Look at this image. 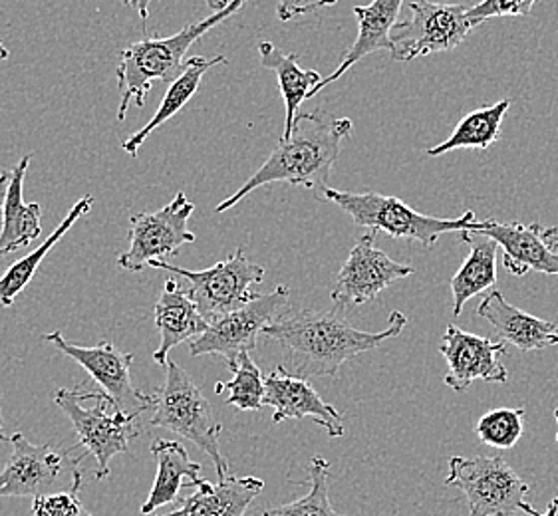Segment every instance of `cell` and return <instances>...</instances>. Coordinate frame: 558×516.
Segmentation results:
<instances>
[{
  "label": "cell",
  "instance_id": "6da1fadb",
  "mask_svg": "<svg viewBox=\"0 0 558 516\" xmlns=\"http://www.w3.org/2000/svg\"><path fill=\"white\" fill-rule=\"evenodd\" d=\"M408 324L402 312H391L388 328L381 332H364L350 324L338 312H282L263 330V336L280 344L291 361V373L299 378L332 376L348 359L380 348L384 342L398 337Z\"/></svg>",
  "mask_w": 558,
  "mask_h": 516
},
{
  "label": "cell",
  "instance_id": "7a4b0ae2",
  "mask_svg": "<svg viewBox=\"0 0 558 516\" xmlns=\"http://www.w3.org/2000/svg\"><path fill=\"white\" fill-rule=\"evenodd\" d=\"M352 134L350 118H335L328 112L299 113L291 137L282 139L239 192L215 207L221 214L243 201L248 193L270 183L302 185L320 193L328 187L330 171L342 153V144Z\"/></svg>",
  "mask_w": 558,
  "mask_h": 516
},
{
  "label": "cell",
  "instance_id": "3957f363",
  "mask_svg": "<svg viewBox=\"0 0 558 516\" xmlns=\"http://www.w3.org/2000/svg\"><path fill=\"white\" fill-rule=\"evenodd\" d=\"M246 0H229L223 11L213 12L211 16L185 24L178 34L161 38V36H147L134 45L123 48L120 54V64L116 70L118 88H120V106H118V120L123 122L128 115V108L134 101L137 108H144L147 94L151 90L154 82H175L187 64V52L191 46L199 38L213 30L215 26L231 19L235 12L245 7Z\"/></svg>",
  "mask_w": 558,
  "mask_h": 516
},
{
  "label": "cell",
  "instance_id": "277c9868",
  "mask_svg": "<svg viewBox=\"0 0 558 516\" xmlns=\"http://www.w3.org/2000/svg\"><path fill=\"white\" fill-rule=\"evenodd\" d=\"M318 199L335 202L357 226H366L376 233H386L393 238L417 241L425 248L436 247L439 236L446 233H477L483 221H477L475 211H465L456 219H437L429 214L417 213L410 205L398 197L380 193L338 192L326 187L316 193Z\"/></svg>",
  "mask_w": 558,
  "mask_h": 516
},
{
  "label": "cell",
  "instance_id": "5b68a950",
  "mask_svg": "<svg viewBox=\"0 0 558 516\" xmlns=\"http://www.w3.org/2000/svg\"><path fill=\"white\" fill-rule=\"evenodd\" d=\"M166 368V383L154 393L156 405L149 423L197 445L205 455H209L219 481H223L229 477V465L219 445L223 427L215 419L211 405L190 373L175 361H168Z\"/></svg>",
  "mask_w": 558,
  "mask_h": 516
},
{
  "label": "cell",
  "instance_id": "8992f818",
  "mask_svg": "<svg viewBox=\"0 0 558 516\" xmlns=\"http://www.w3.org/2000/svg\"><path fill=\"white\" fill-rule=\"evenodd\" d=\"M86 393L80 388L54 392V402L66 414L88 455L96 459L94 479L104 481L110 477V463L113 457L128 453L130 443L142 435L140 417L125 416L113 409L108 411L112 400L104 392H92V405H86Z\"/></svg>",
  "mask_w": 558,
  "mask_h": 516
},
{
  "label": "cell",
  "instance_id": "52a82bcc",
  "mask_svg": "<svg viewBox=\"0 0 558 516\" xmlns=\"http://www.w3.org/2000/svg\"><path fill=\"white\" fill-rule=\"evenodd\" d=\"M446 484L465 494L470 516L538 515L529 503V484L501 455L451 457Z\"/></svg>",
  "mask_w": 558,
  "mask_h": 516
},
{
  "label": "cell",
  "instance_id": "ba28073f",
  "mask_svg": "<svg viewBox=\"0 0 558 516\" xmlns=\"http://www.w3.org/2000/svg\"><path fill=\"white\" fill-rule=\"evenodd\" d=\"M151 269L168 270L169 274L190 282L191 300L197 304L207 322L253 303L258 296L253 286L265 281V269L251 262L243 248H236L231 257L207 270L181 269L166 260L151 262Z\"/></svg>",
  "mask_w": 558,
  "mask_h": 516
},
{
  "label": "cell",
  "instance_id": "9c48e42d",
  "mask_svg": "<svg viewBox=\"0 0 558 516\" xmlns=\"http://www.w3.org/2000/svg\"><path fill=\"white\" fill-rule=\"evenodd\" d=\"M12 453L0 471V499L4 496H43L58 493L62 481L82 489V460L86 455L72 457L74 450L58 451L50 445H34L23 433L11 438Z\"/></svg>",
  "mask_w": 558,
  "mask_h": 516
},
{
  "label": "cell",
  "instance_id": "30bf717a",
  "mask_svg": "<svg viewBox=\"0 0 558 516\" xmlns=\"http://www.w3.org/2000/svg\"><path fill=\"white\" fill-rule=\"evenodd\" d=\"M410 11L412 16L391 30L390 54L398 62L453 50L463 45L475 28L465 4L415 0Z\"/></svg>",
  "mask_w": 558,
  "mask_h": 516
},
{
  "label": "cell",
  "instance_id": "8fae6325",
  "mask_svg": "<svg viewBox=\"0 0 558 516\" xmlns=\"http://www.w3.org/2000/svg\"><path fill=\"white\" fill-rule=\"evenodd\" d=\"M289 298L291 288L277 286L268 294H258L253 303L243 308L213 320L202 336L191 340V356H221L227 366H233L241 354H251L257 348L258 336L282 315Z\"/></svg>",
  "mask_w": 558,
  "mask_h": 516
},
{
  "label": "cell",
  "instance_id": "7c38bea8",
  "mask_svg": "<svg viewBox=\"0 0 558 516\" xmlns=\"http://www.w3.org/2000/svg\"><path fill=\"white\" fill-rule=\"evenodd\" d=\"M193 211L195 202L179 192L163 209L134 214L128 233L130 245L118 257V267L128 272H142L151 267V262L178 255L183 245L195 243V233L190 231Z\"/></svg>",
  "mask_w": 558,
  "mask_h": 516
},
{
  "label": "cell",
  "instance_id": "4fadbf2b",
  "mask_svg": "<svg viewBox=\"0 0 558 516\" xmlns=\"http://www.w3.org/2000/svg\"><path fill=\"white\" fill-rule=\"evenodd\" d=\"M43 340L88 371L89 378L112 400L113 409L135 417H142L149 409H154L156 395L140 392L132 382L134 354H123L112 342H100L96 346L84 348L66 340L60 332L45 334Z\"/></svg>",
  "mask_w": 558,
  "mask_h": 516
},
{
  "label": "cell",
  "instance_id": "5bb4252c",
  "mask_svg": "<svg viewBox=\"0 0 558 516\" xmlns=\"http://www.w3.org/2000/svg\"><path fill=\"white\" fill-rule=\"evenodd\" d=\"M376 231H369L350 250L330 294L335 310L369 303L393 282L415 272L376 247Z\"/></svg>",
  "mask_w": 558,
  "mask_h": 516
},
{
  "label": "cell",
  "instance_id": "9a60e30c",
  "mask_svg": "<svg viewBox=\"0 0 558 516\" xmlns=\"http://www.w3.org/2000/svg\"><path fill=\"white\" fill-rule=\"evenodd\" d=\"M439 354L446 358L447 388L453 392H468L471 383L483 380L489 383H505L509 380L501 358L507 354L505 342L477 336L461 330L459 325H447L439 344Z\"/></svg>",
  "mask_w": 558,
  "mask_h": 516
},
{
  "label": "cell",
  "instance_id": "2e32d148",
  "mask_svg": "<svg viewBox=\"0 0 558 516\" xmlns=\"http://www.w3.org/2000/svg\"><path fill=\"white\" fill-rule=\"evenodd\" d=\"M265 405L272 407L275 423L311 417L314 423L324 427L328 438L344 435L342 416L336 411L335 405L326 404L313 383L294 376L284 366H277L265 378Z\"/></svg>",
  "mask_w": 558,
  "mask_h": 516
},
{
  "label": "cell",
  "instance_id": "e0dca14e",
  "mask_svg": "<svg viewBox=\"0 0 558 516\" xmlns=\"http://www.w3.org/2000/svg\"><path fill=\"white\" fill-rule=\"evenodd\" d=\"M548 229L538 223L523 225L487 219L477 235L489 236L502 248V267L513 277H525L531 270L558 277V248L550 245Z\"/></svg>",
  "mask_w": 558,
  "mask_h": 516
},
{
  "label": "cell",
  "instance_id": "ac0fdd59",
  "mask_svg": "<svg viewBox=\"0 0 558 516\" xmlns=\"http://www.w3.org/2000/svg\"><path fill=\"white\" fill-rule=\"evenodd\" d=\"M156 325L159 330V348L154 354V361L159 366L168 364L171 349L202 336L209 328L197 304L191 300L190 291L179 284L178 279H168L163 292L156 303Z\"/></svg>",
  "mask_w": 558,
  "mask_h": 516
},
{
  "label": "cell",
  "instance_id": "d6986e66",
  "mask_svg": "<svg viewBox=\"0 0 558 516\" xmlns=\"http://www.w3.org/2000/svg\"><path fill=\"white\" fill-rule=\"evenodd\" d=\"M477 315L493 325L501 342L513 344L521 352H535L555 346L558 325L507 303L501 291H493L481 300Z\"/></svg>",
  "mask_w": 558,
  "mask_h": 516
},
{
  "label": "cell",
  "instance_id": "ffe728a7",
  "mask_svg": "<svg viewBox=\"0 0 558 516\" xmlns=\"http://www.w3.org/2000/svg\"><path fill=\"white\" fill-rule=\"evenodd\" d=\"M403 0H372L366 7H354V16L357 21V36L352 48L344 54L340 66L336 67L330 76L323 78L318 88L313 91V98L323 91L326 86L335 84L342 78L350 67L357 64L362 58L369 57L378 50H390L391 30L398 24V16L402 11Z\"/></svg>",
  "mask_w": 558,
  "mask_h": 516
},
{
  "label": "cell",
  "instance_id": "44dd1931",
  "mask_svg": "<svg viewBox=\"0 0 558 516\" xmlns=\"http://www.w3.org/2000/svg\"><path fill=\"white\" fill-rule=\"evenodd\" d=\"M263 489V479L229 475L217 484L203 481L197 493L179 501L175 511L151 516H245Z\"/></svg>",
  "mask_w": 558,
  "mask_h": 516
},
{
  "label": "cell",
  "instance_id": "7402d4cb",
  "mask_svg": "<svg viewBox=\"0 0 558 516\" xmlns=\"http://www.w3.org/2000/svg\"><path fill=\"white\" fill-rule=\"evenodd\" d=\"M151 455L156 457V481L147 494L142 515L151 516L159 506L178 503L179 491L183 481L199 487L202 479V465L190 459L187 450L175 439H157L151 443Z\"/></svg>",
  "mask_w": 558,
  "mask_h": 516
},
{
  "label": "cell",
  "instance_id": "603a6c76",
  "mask_svg": "<svg viewBox=\"0 0 558 516\" xmlns=\"http://www.w3.org/2000/svg\"><path fill=\"white\" fill-rule=\"evenodd\" d=\"M33 156H24L11 171L9 193L2 207V231H0V258L28 247L43 235V207L38 202L24 201V175Z\"/></svg>",
  "mask_w": 558,
  "mask_h": 516
},
{
  "label": "cell",
  "instance_id": "cb8c5ba5",
  "mask_svg": "<svg viewBox=\"0 0 558 516\" xmlns=\"http://www.w3.org/2000/svg\"><path fill=\"white\" fill-rule=\"evenodd\" d=\"M258 57H260V66L270 70L279 82L280 94L284 100V112H287L282 139H287L291 137L292 127L296 124L302 101L313 98V91L323 82V76L316 70H304L299 66V57L294 52H282L268 40H263L258 45Z\"/></svg>",
  "mask_w": 558,
  "mask_h": 516
},
{
  "label": "cell",
  "instance_id": "d4e9b609",
  "mask_svg": "<svg viewBox=\"0 0 558 516\" xmlns=\"http://www.w3.org/2000/svg\"><path fill=\"white\" fill-rule=\"evenodd\" d=\"M227 62H229V60L225 57L190 58L187 64H185V70L181 72V76H179L175 82L169 84L168 94H166V98L159 103V108H157V112L154 113V118H151L140 132H135L134 135H130V137L123 142V151H125L128 156H132V158H137V151H140V147L146 144L147 137L154 134L157 127H161L166 122H169L175 113L181 112V110L190 103L191 98L197 94L199 86H202L203 76H205L211 67L221 66V64H227Z\"/></svg>",
  "mask_w": 558,
  "mask_h": 516
},
{
  "label": "cell",
  "instance_id": "484cf974",
  "mask_svg": "<svg viewBox=\"0 0 558 516\" xmlns=\"http://www.w3.org/2000/svg\"><path fill=\"white\" fill-rule=\"evenodd\" d=\"M461 241L470 245V257L465 258L463 267L451 279V294H453V315L461 316L465 304L471 298L481 296L489 291L497 282V250L499 245L489 236L477 233H461Z\"/></svg>",
  "mask_w": 558,
  "mask_h": 516
},
{
  "label": "cell",
  "instance_id": "4316f807",
  "mask_svg": "<svg viewBox=\"0 0 558 516\" xmlns=\"http://www.w3.org/2000/svg\"><path fill=\"white\" fill-rule=\"evenodd\" d=\"M92 205H94V197L92 195L82 197L70 209V213L62 219V223L48 235V238H46L40 247L33 250V253H28L21 260H16L11 269H7V272L0 277V308H11L14 300H16V296L28 286V282L33 281L34 274L38 272L40 265L45 262L46 255L57 247L58 241L64 238V235L74 226L80 217L89 213Z\"/></svg>",
  "mask_w": 558,
  "mask_h": 516
},
{
  "label": "cell",
  "instance_id": "83f0119b",
  "mask_svg": "<svg viewBox=\"0 0 558 516\" xmlns=\"http://www.w3.org/2000/svg\"><path fill=\"white\" fill-rule=\"evenodd\" d=\"M509 108H511V100H501L493 106H487V108L468 113L444 144L429 147L425 153L429 158H439V156H446L456 149L487 151L493 144L499 142L502 120L509 112Z\"/></svg>",
  "mask_w": 558,
  "mask_h": 516
},
{
  "label": "cell",
  "instance_id": "f1b7e54d",
  "mask_svg": "<svg viewBox=\"0 0 558 516\" xmlns=\"http://www.w3.org/2000/svg\"><path fill=\"white\" fill-rule=\"evenodd\" d=\"M229 370L233 371V380L215 383V393L229 392L227 405L239 411H258L265 407V376L251 354H241Z\"/></svg>",
  "mask_w": 558,
  "mask_h": 516
},
{
  "label": "cell",
  "instance_id": "f546056e",
  "mask_svg": "<svg viewBox=\"0 0 558 516\" xmlns=\"http://www.w3.org/2000/svg\"><path fill=\"white\" fill-rule=\"evenodd\" d=\"M328 477H330V463L324 457H313L308 467L311 491L289 505L265 511L263 516H344L336 513L335 506L330 505Z\"/></svg>",
  "mask_w": 558,
  "mask_h": 516
},
{
  "label": "cell",
  "instance_id": "4dcf8cb0",
  "mask_svg": "<svg viewBox=\"0 0 558 516\" xmlns=\"http://www.w3.org/2000/svg\"><path fill=\"white\" fill-rule=\"evenodd\" d=\"M525 409L523 407H499L481 417L477 421V438L481 443L495 450H511L525 431Z\"/></svg>",
  "mask_w": 558,
  "mask_h": 516
},
{
  "label": "cell",
  "instance_id": "1f68e13d",
  "mask_svg": "<svg viewBox=\"0 0 558 516\" xmlns=\"http://www.w3.org/2000/svg\"><path fill=\"white\" fill-rule=\"evenodd\" d=\"M34 516H94L82 505L78 493L58 491V493L36 496L33 503Z\"/></svg>",
  "mask_w": 558,
  "mask_h": 516
},
{
  "label": "cell",
  "instance_id": "d6a6232c",
  "mask_svg": "<svg viewBox=\"0 0 558 516\" xmlns=\"http://www.w3.org/2000/svg\"><path fill=\"white\" fill-rule=\"evenodd\" d=\"M536 0H481L480 4L468 9V16L475 26L492 21V19H501V16H523L529 14L535 7Z\"/></svg>",
  "mask_w": 558,
  "mask_h": 516
},
{
  "label": "cell",
  "instance_id": "836d02e7",
  "mask_svg": "<svg viewBox=\"0 0 558 516\" xmlns=\"http://www.w3.org/2000/svg\"><path fill=\"white\" fill-rule=\"evenodd\" d=\"M336 2L338 0H279L277 16L280 23H291L304 14H313L328 7H335Z\"/></svg>",
  "mask_w": 558,
  "mask_h": 516
},
{
  "label": "cell",
  "instance_id": "e575fe53",
  "mask_svg": "<svg viewBox=\"0 0 558 516\" xmlns=\"http://www.w3.org/2000/svg\"><path fill=\"white\" fill-rule=\"evenodd\" d=\"M122 4H125L128 9H134L137 14H140V19L146 23L147 19H149V4L154 2V0H120ZM213 12L223 11L225 7L229 4V0H203Z\"/></svg>",
  "mask_w": 558,
  "mask_h": 516
},
{
  "label": "cell",
  "instance_id": "d590c367",
  "mask_svg": "<svg viewBox=\"0 0 558 516\" xmlns=\"http://www.w3.org/2000/svg\"><path fill=\"white\" fill-rule=\"evenodd\" d=\"M9 181H11V171L0 173V209L4 207L7 201V193H9Z\"/></svg>",
  "mask_w": 558,
  "mask_h": 516
},
{
  "label": "cell",
  "instance_id": "8d00e7d4",
  "mask_svg": "<svg viewBox=\"0 0 558 516\" xmlns=\"http://www.w3.org/2000/svg\"><path fill=\"white\" fill-rule=\"evenodd\" d=\"M11 438L7 435V427H4V417H2V407H0V443H7Z\"/></svg>",
  "mask_w": 558,
  "mask_h": 516
},
{
  "label": "cell",
  "instance_id": "74e56055",
  "mask_svg": "<svg viewBox=\"0 0 558 516\" xmlns=\"http://www.w3.org/2000/svg\"><path fill=\"white\" fill-rule=\"evenodd\" d=\"M536 516H558V496H555V499L550 501V505H548L547 513H543V515Z\"/></svg>",
  "mask_w": 558,
  "mask_h": 516
},
{
  "label": "cell",
  "instance_id": "f35d334b",
  "mask_svg": "<svg viewBox=\"0 0 558 516\" xmlns=\"http://www.w3.org/2000/svg\"><path fill=\"white\" fill-rule=\"evenodd\" d=\"M548 241L553 247L558 248V229L557 226H550L548 229Z\"/></svg>",
  "mask_w": 558,
  "mask_h": 516
},
{
  "label": "cell",
  "instance_id": "ab89813d",
  "mask_svg": "<svg viewBox=\"0 0 558 516\" xmlns=\"http://www.w3.org/2000/svg\"><path fill=\"white\" fill-rule=\"evenodd\" d=\"M9 58V50H7V46L0 42V60H7Z\"/></svg>",
  "mask_w": 558,
  "mask_h": 516
},
{
  "label": "cell",
  "instance_id": "60d3db41",
  "mask_svg": "<svg viewBox=\"0 0 558 516\" xmlns=\"http://www.w3.org/2000/svg\"><path fill=\"white\" fill-rule=\"evenodd\" d=\"M555 419H557V426H558V407L555 409ZM557 441H558V433H557Z\"/></svg>",
  "mask_w": 558,
  "mask_h": 516
},
{
  "label": "cell",
  "instance_id": "b9f144b4",
  "mask_svg": "<svg viewBox=\"0 0 558 516\" xmlns=\"http://www.w3.org/2000/svg\"><path fill=\"white\" fill-rule=\"evenodd\" d=\"M558 344V336H557V340H555V346H557Z\"/></svg>",
  "mask_w": 558,
  "mask_h": 516
}]
</instances>
